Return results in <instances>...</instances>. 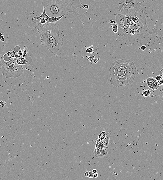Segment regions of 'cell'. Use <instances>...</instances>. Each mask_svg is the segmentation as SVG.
Instances as JSON below:
<instances>
[{
	"label": "cell",
	"mask_w": 163,
	"mask_h": 180,
	"mask_svg": "<svg viewBox=\"0 0 163 180\" xmlns=\"http://www.w3.org/2000/svg\"><path fill=\"white\" fill-rule=\"evenodd\" d=\"M110 82L115 87L130 85L134 81L137 69L133 61L126 59L113 62L109 68Z\"/></svg>",
	"instance_id": "cell-1"
},
{
	"label": "cell",
	"mask_w": 163,
	"mask_h": 180,
	"mask_svg": "<svg viewBox=\"0 0 163 180\" xmlns=\"http://www.w3.org/2000/svg\"><path fill=\"white\" fill-rule=\"evenodd\" d=\"M42 5L51 17L66 16L69 13L77 14V8L82 6L79 0H43Z\"/></svg>",
	"instance_id": "cell-2"
},
{
	"label": "cell",
	"mask_w": 163,
	"mask_h": 180,
	"mask_svg": "<svg viewBox=\"0 0 163 180\" xmlns=\"http://www.w3.org/2000/svg\"><path fill=\"white\" fill-rule=\"evenodd\" d=\"M146 19V14L143 10L140 11L139 21L136 23L131 21L127 33L123 37L125 41L130 44L139 45L143 39L158 32L157 29L148 28Z\"/></svg>",
	"instance_id": "cell-3"
},
{
	"label": "cell",
	"mask_w": 163,
	"mask_h": 180,
	"mask_svg": "<svg viewBox=\"0 0 163 180\" xmlns=\"http://www.w3.org/2000/svg\"><path fill=\"white\" fill-rule=\"evenodd\" d=\"M59 24L57 23L52 29L47 31H38L40 34L41 44L47 47L56 56L60 55L63 45V39L60 35Z\"/></svg>",
	"instance_id": "cell-4"
},
{
	"label": "cell",
	"mask_w": 163,
	"mask_h": 180,
	"mask_svg": "<svg viewBox=\"0 0 163 180\" xmlns=\"http://www.w3.org/2000/svg\"><path fill=\"white\" fill-rule=\"evenodd\" d=\"M25 14L27 24L34 31H48L53 29L56 24V22L53 23L47 22L44 18L40 16L41 14L39 11L34 12L27 11Z\"/></svg>",
	"instance_id": "cell-5"
},
{
	"label": "cell",
	"mask_w": 163,
	"mask_h": 180,
	"mask_svg": "<svg viewBox=\"0 0 163 180\" xmlns=\"http://www.w3.org/2000/svg\"><path fill=\"white\" fill-rule=\"evenodd\" d=\"M0 71L5 75L7 78H16L21 75L24 69L21 65L18 64L13 59L6 61L1 58L0 59Z\"/></svg>",
	"instance_id": "cell-6"
},
{
	"label": "cell",
	"mask_w": 163,
	"mask_h": 180,
	"mask_svg": "<svg viewBox=\"0 0 163 180\" xmlns=\"http://www.w3.org/2000/svg\"><path fill=\"white\" fill-rule=\"evenodd\" d=\"M119 5L117 9L120 14L130 16L140 11L143 4L142 2H139L138 0H125L119 3Z\"/></svg>",
	"instance_id": "cell-7"
},
{
	"label": "cell",
	"mask_w": 163,
	"mask_h": 180,
	"mask_svg": "<svg viewBox=\"0 0 163 180\" xmlns=\"http://www.w3.org/2000/svg\"><path fill=\"white\" fill-rule=\"evenodd\" d=\"M115 15L116 17L115 21L116 22L118 29V34L119 36L124 37L127 33L131 24L130 16L117 13H116Z\"/></svg>",
	"instance_id": "cell-8"
},
{
	"label": "cell",
	"mask_w": 163,
	"mask_h": 180,
	"mask_svg": "<svg viewBox=\"0 0 163 180\" xmlns=\"http://www.w3.org/2000/svg\"><path fill=\"white\" fill-rule=\"evenodd\" d=\"M146 83L147 86L153 90L158 89L159 87L158 81L153 77L146 78Z\"/></svg>",
	"instance_id": "cell-9"
},
{
	"label": "cell",
	"mask_w": 163,
	"mask_h": 180,
	"mask_svg": "<svg viewBox=\"0 0 163 180\" xmlns=\"http://www.w3.org/2000/svg\"><path fill=\"white\" fill-rule=\"evenodd\" d=\"M40 16L44 18L46 20L47 22L49 23H55L58 21L60 20L63 17H64V15L59 17H51L47 15V14L45 11V8H43V12L41 13V15H40Z\"/></svg>",
	"instance_id": "cell-10"
},
{
	"label": "cell",
	"mask_w": 163,
	"mask_h": 180,
	"mask_svg": "<svg viewBox=\"0 0 163 180\" xmlns=\"http://www.w3.org/2000/svg\"><path fill=\"white\" fill-rule=\"evenodd\" d=\"M108 147L105 148L101 150H95L94 152V155L95 158H101L103 157L108 154L106 150L108 148Z\"/></svg>",
	"instance_id": "cell-11"
},
{
	"label": "cell",
	"mask_w": 163,
	"mask_h": 180,
	"mask_svg": "<svg viewBox=\"0 0 163 180\" xmlns=\"http://www.w3.org/2000/svg\"><path fill=\"white\" fill-rule=\"evenodd\" d=\"M110 136H111V134L109 133L108 131H107L106 136L103 140L106 147H108L109 141H110Z\"/></svg>",
	"instance_id": "cell-12"
},
{
	"label": "cell",
	"mask_w": 163,
	"mask_h": 180,
	"mask_svg": "<svg viewBox=\"0 0 163 180\" xmlns=\"http://www.w3.org/2000/svg\"><path fill=\"white\" fill-rule=\"evenodd\" d=\"M18 64L20 65H23L26 64L27 61L24 58H19L16 61Z\"/></svg>",
	"instance_id": "cell-13"
},
{
	"label": "cell",
	"mask_w": 163,
	"mask_h": 180,
	"mask_svg": "<svg viewBox=\"0 0 163 180\" xmlns=\"http://www.w3.org/2000/svg\"><path fill=\"white\" fill-rule=\"evenodd\" d=\"M151 93V91L149 89H147L143 92L142 95L143 97H149L150 96Z\"/></svg>",
	"instance_id": "cell-14"
},
{
	"label": "cell",
	"mask_w": 163,
	"mask_h": 180,
	"mask_svg": "<svg viewBox=\"0 0 163 180\" xmlns=\"http://www.w3.org/2000/svg\"><path fill=\"white\" fill-rule=\"evenodd\" d=\"M106 133H107V131L106 130L102 131L99 135L98 136V138L100 139L101 140H103L106 136Z\"/></svg>",
	"instance_id": "cell-15"
},
{
	"label": "cell",
	"mask_w": 163,
	"mask_h": 180,
	"mask_svg": "<svg viewBox=\"0 0 163 180\" xmlns=\"http://www.w3.org/2000/svg\"><path fill=\"white\" fill-rule=\"evenodd\" d=\"M94 48H93L92 46L91 47H88L86 50V52L87 53L89 54H92V53H94Z\"/></svg>",
	"instance_id": "cell-16"
},
{
	"label": "cell",
	"mask_w": 163,
	"mask_h": 180,
	"mask_svg": "<svg viewBox=\"0 0 163 180\" xmlns=\"http://www.w3.org/2000/svg\"><path fill=\"white\" fill-rule=\"evenodd\" d=\"M95 58V55H94V56H89L87 60H89L90 62H92Z\"/></svg>",
	"instance_id": "cell-17"
},
{
	"label": "cell",
	"mask_w": 163,
	"mask_h": 180,
	"mask_svg": "<svg viewBox=\"0 0 163 180\" xmlns=\"http://www.w3.org/2000/svg\"><path fill=\"white\" fill-rule=\"evenodd\" d=\"M162 78H162V76L160 74L159 75L157 76L156 77L155 79L158 81L160 80H161Z\"/></svg>",
	"instance_id": "cell-18"
},
{
	"label": "cell",
	"mask_w": 163,
	"mask_h": 180,
	"mask_svg": "<svg viewBox=\"0 0 163 180\" xmlns=\"http://www.w3.org/2000/svg\"><path fill=\"white\" fill-rule=\"evenodd\" d=\"M93 176H94V173L92 172V171L89 172V178H93Z\"/></svg>",
	"instance_id": "cell-19"
},
{
	"label": "cell",
	"mask_w": 163,
	"mask_h": 180,
	"mask_svg": "<svg viewBox=\"0 0 163 180\" xmlns=\"http://www.w3.org/2000/svg\"><path fill=\"white\" fill-rule=\"evenodd\" d=\"M158 82L159 83V85L160 86H162L163 85V78L161 80H160L158 81Z\"/></svg>",
	"instance_id": "cell-20"
},
{
	"label": "cell",
	"mask_w": 163,
	"mask_h": 180,
	"mask_svg": "<svg viewBox=\"0 0 163 180\" xmlns=\"http://www.w3.org/2000/svg\"><path fill=\"white\" fill-rule=\"evenodd\" d=\"M112 31L115 33H117L118 32V28H115L112 29Z\"/></svg>",
	"instance_id": "cell-21"
},
{
	"label": "cell",
	"mask_w": 163,
	"mask_h": 180,
	"mask_svg": "<svg viewBox=\"0 0 163 180\" xmlns=\"http://www.w3.org/2000/svg\"><path fill=\"white\" fill-rule=\"evenodd\" d=\"M110 23L112 25H114L116 24V21H114V20H110Z\"/></svg>",
	"instance_id": "cell-22"
},
{
	"label": "cell",
	"mask_w": 163,
	"mask_h": 180,
	"mask_svg": "<svg viewBox=\"0 0 163 180\" xmlns=\"http://www.w3.org/2000/svg\"><path fill=\"white\" fill-rule=\"evenodd\" d=\"M146 49V46H144V45H143V46H142L141 47V50L142 51H144Z\"/></svg>",
	"instance_id": "cell-23"
},
{
	"label": "cell",
	"mask_w": 163,
	"mask_h": 180,
	"mask_svg": "<svg viewBox=\"0 0 163 180\" xmlns=\"http://www.w3.org/2000/svg\"><path fill=\"white\" fill-rule=\"evenodd\" d=\"M83 8H86V9H88L89 8V6L88 5H84L82 6Z\"/></svg>",
	"instance_id": "cell-24"
},
{
	"label": "cell",
	"mask_w": 163,
	"mask_h": 180,
	"mask_svg": "<svg viewBox=\"0 0 163 180\" xmlns=\"http://www.w3.org/2000/svg\"><path fill=\"white\" fill-rule=\"evenodd\" d=\"M84 175L86 177H89V172H86L84 173Z\"/></svg>",
	"instance_id": "cell-25"
},
{
	"label": "cell",
	"mask_w": 163,
	"mask_h": 180,
	"mask_svg": "<svg viewBox=\"0 0 163 180\" xmlns=\"http://www.w3.org/2000/svg\"><path fill=\"white\" fill-rule=\"evenodd\" d=\"M98 173H94V176H93V178H95L98 177Z\"/></svg>",
	"instance_id": "cell-26"
},
{
	"label": "cell",
	"mask_w": 163,
	"mask_h": 180,
	"mask_svg": "<svg viewBox=\"0 0 163 180\" xmlns=\"http://www.w3.org/2000/svg\"><path fill=\"white\" fill-rule=\"evenodd\" d=\"M101 141V139H100L99 138H96V139H95V142H100Z\"/></svg>",
	"instance_id": "cell-27"
},
{
	"label": "cell",
	"mask_w": 163,
	"mask_h": 180,
	"mask_svg": "<svg viewBox=\"0 0 163 180\" xmlns=\"http://www.w3.org/2000/svg\"><path fill=\"white\" fill-rule=\"evenodd\" d=\"M94 173H98V170L96 169H94L92 171Z\"/></svg>",
	"instance_id": "cell-28"
},
{
	"label": "cell",
	"mask_w": 163,
	"mask_h": 180,
	"mask_svg": "<svg viewBox=\"0 0 163 180\" xmlns=\"http://www.w3.org/2000/svg\"><path fill=\"white\" fill-rule=\"evenodd\" d=\"M93 62L94 63H96L98 62V60L97 59L95 58L93 60Z\"/></svg>",
	"instance_id": "cell-29"
},
{
	"label": "cell",
	"mask_w": 163,
	"mask_h": 180,
	"mask_svg": "<svg viewBox=\"0 0 163 180\" xmlns=\"http://www.w3.org/2000/svg\"><path fill=\"white\" fill-rule=\"evenodd\" d=\"M160 97H161V100L163 101V91L161 92V94H160Z\"/></svg>",
	"instance_id": "cell-30"
},
{
	"label": "cell",
	"mask_w": 163,
	"mask_h": 180,
	"mask_svg": "<svg viewBox=\"0 0 163 180\" xmlns=\"http://www.w3.org/2000/svg\"><path fill=\"white\" fill-rule=\"evenodd\" d=\"M160 74L162 76L163 75V68L161 69V70H160Z\"/></svg>",
	"instance_id": "cell-31"
},
{
	"label": "cell",
	"mask_w": 163,
	"mask_h": 180,
	"mask_svg": "<svg viewBox=\"0 0 163 180\" xmlns=\"http://www.w3.org/2000/svg\"><path fill=\"white\" fill-rule=\"evenodd\" d=\"M161 88H162V91H163V85L162 86V87H161Z\"/></svg>",
	"instance_id": "cell-32"
},
{
	"label": "cell",
	"mask_w": 163,
	"mask_h": 180,
	"mask_svg": "<svg viewBox=\"0 0 163 180\" xmlns=\"http://www.w3.org/2000/svg\"><path fill=\"white\" fill-rule=\"evenodd\" d=\"M162 78L163 79V75L162 76Z\"/></svg>",
	"instance_id": "cell-33"
},
{
	"label": "cell",
	"mask_w": 163,
	"mask_h": 180,
	"mask_svg": "<svg viewBox=\"0 0 163 180\" xmlns=\"http://www.w3.org/2000/svg\"></svg>",
	"instance_id": "cell-34"
}]
</instances>
